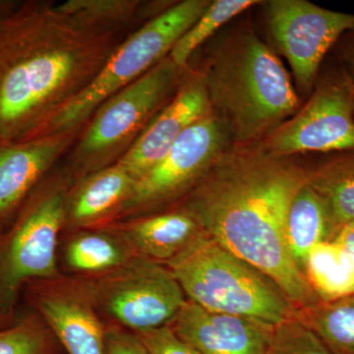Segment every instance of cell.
<instances>
[{
    "mask_svg": "<svg viewBox=\"0 0 354 354\" xmlns=\"http://www.w3.org/2000/svg\"><path fill=\"white\" fill-rule=\"evenodd\" d=\"M130 34L90 24L58 2L20 1L0 35V138L38 136Z\"/></svg>",
    "mask_w": 354,
    "mask_h": 354,
    "instance_id": "1",
    "label": "cell"
},
{
    "mask_svg": "<svg viewBox=\"0 0 354 354\" xmlns=\"http://www.w3.org/2000/svg\"><path fill=\"white\" fill-rule=\"evenodd\" d=\"M308 174L259 147L239 146L216 162L183 207L205 234L272 279L298 311L321 304L286 242L290 205Z\"/></svg>",
    "mask_w": 354,
    "mask_h": 354,
    "instance_id": "2",
    "label": "cell"
},
{
    "mask_svg": "<svg viewBox=\"0 0 354 354\" xmlns=\"http://www.w3.org/2000/svg\"><path fill=\"white\" fill-rule=\"evenodd\" d=\"M204 75L212 109L237 146L262 141L299 109L285 67L251 28L218 51Z\"/></svg>",
    "mask_w": 354,
    "mask_h": 354,
    "instance_id": "3",
    "label": "cell"
},
{
    "mask_svg": "<svg viewBox=\"0 0 354 354\" xmlns=\"http://www.w3.org/2000/svg\"><path fill=\"white\" fill-rule=\"evenodd\" d=\"M189 301L274 327L297 310L279 286L206 234L167 263Z\"/></svg>",
    "mask_w": 354,
    "mask_h": 354,
    "instance_id": "4",
    "label": "cell"
},
{
    "mask_svg": "<svg viewBox=\"0 0 354 354\" xmlns=\"http://www.w3.org/2000/svg\"><path fill=\"white\" fill-rule=\"evenodd\" d=\"M187 71L167 55L102 102L62 158L72 183L120 162L176 95Z\"/></svg>",
    "mask_w": 354,
    "mask_h": 354,
    "instance_id": "5",
    "label": "cell"
},
{
    "mask_svg": "<svg viewBox=\"0 0 354 354\" xmlns=\"http://www.w3.org/2000/svg\"><path fill=\"white\" fill-rule=\"evenodd\" d=\"M209 0L174 2L132 32L83 92L59 109L37 137L80 132L100 106L143 76L171 53L206 10Z\"/></svg>",
    "mask_w": 354,
    "mask_h": 354,
    "instance_id": "6",
    "label": "cell"
},
{
    "mask_svg": "<svg viewBox=\"0 0 354 354\" xmlns=\"http://www.w3.org/2000/svg\"><path fill=\"white\" fill-rule=\"evenodd\" d=\"M72 185L64 169L51 171L0 234V307L7 316L25 283L57 278L58 237Z\"/></svg>",
    "mask_w": 354,
    "mask_h": 354,
    "instance_id": "7",
    "label": "cell"
},
{
    "mask_svg": "<svg viewBox=\"0 0 354 354\" xmlns=\"http://www.w3.org/2000/svg\"><path fill=\"white\" fill-rule=\"evenodd\" d=\"M230 130L215 113L191 125L137 181L116 218L141 216L188 194L230 150Z\"/></svg>",
    "mask_w": 354,
    "mask_h": 354,
    "instance_id": "8",
    "label": "cell"
},
{
    "mask_svg": "<svg viewBox=\"0 0 354 354\" xmlns=\"http://www.w3.org/2000/svg\"><path fill=\"white\" fill-rule=\"evenodd\" d=\"M85 283L97 308L135 334L169 325L187 302L169 268L139 256Z\"/></svg>",
    "mask_w": 354,
    "mask_h": 354,
    "instance_id": "9",
    "label": "cell"
},
{
    "mask_svg": "<svg viewBox=\"0 0 354 354\" xmlns=\"http://www.w3.org/2000/svg\"><path fill=\"white\" fill-rule=\"evenodd\" d=\"M259 148L272 158L307 152H354V87L324 82L308 102L274 128Z\"/></svg>",
    "mask_w": 354,
    "mask_h": 354,
    "instance_id": "10",
    "label": "cell"
},
{
    "mask_svg": "<svg viewBox=\"0 0 354 354\" xmlns=\"http://www.w3.org/2000/svg\"><path fill=\"white\" fill-rule=\"evenodd\" d=\"M266 6L274 43L301 90H311L333 44L354 31V14L328 10L305 0H272Z\"/></svg>",
    "mask_w": 354,
    "mask_h": 354,
    "instance_id": "11",
    "label": "cell"
},
{
    "mask_svg": "<svg viewBox=\"0 0 354 354\" xmlns=\"http://www.w3.org/2000/svg\"><path fill=\"white\" fill-rule=\"evenodd\" d=\"M32 304L67 354H106V330L86 283L34 281Z\"/></svg>",
    "mask_w": 354,
    "mask_h": 354,
    "instance_id": "12",
    "label": "cell"
},
{
    "mask_svg": "<svg viewBox=\"0 0 354 354\" xmlns=\"http://www.w3.org/2000/svg\"><path fill=\"white\" fill-rule=\"evenodd\" d=\"M80 132L36 138H0V234L10 227L39 183L64 158Z\"/></svg>",
    "mask_w": 354,
    "mask_h": 354,
    "instance_id": "13",
    "label": "cell"
},
{
    "mask_svg": "<svg viewBox=\"0 0 354 354\" xmlns=\"http://www.w3.org/2000/svg\"><path fill=\"white\" fill-rule=\"evenodd\" d=\"M212 113L204 72L188 70L176 95L118 164L138 181L165 157L188 127Z\"/></svg>",
    "mask_w": 354,
    "mask_h": 354,
    "instance_id": "14",
    "label": "cell"
},
{
    "mask_svg": "<svg viewBox=\"0 0 354 354\" xmlns=\"http://www.w3.org/2000/svg\"><path fill=\"white\" fill-rule=\"evenodd\" d=\"M169 326L202 354H267L274 328L243 317L209 311L189 300Z\"/></svg>",
    "mask_w": 354,
    "mask_h": 354,
    "instance_id": "15",
    "label": "cell"
},
{
    "mask_svg": "<svg viewBox=\"0 0 354 354\" xmlns=\"http://www.w3.org/2000/svg\"><path fill=\"white\" fill-rule=\"evenodd\" d=\"M136 183L118 162L84 177L69 191L65 227L85 230L115 220Z\"/></svg>",
    "mask_w": 354,
    "mask_h": 354,
    "instance_id": "16",
    "label": "cell"
},
{
    "mask_svg": "<svg viewBox=\"0 0 354 354\" xmlns=\"http://www.w3.org/2000/svg\"><path fill=\"white\" fill-rule=\"evenodd\" d=\"M135 255L158 263H167L205 234L187 209L131 218L115 228Z\"/></svg>",
    "mask_w": 354,
    "mask_h": 354,
    "instance_id": "17",
    "label": "cell"
},
{
    "mask_svg": "<svg viewBox=\"0 0 354 354\" xmlns=\"http://www.w3.org/2000/svg\"><path fill=\"white\" fill-rule=\"evenodd\" d=\"M337 232L327 203L307 180L293 198L286 221L288 249L293 262L304 274L312 249L332 241Z\"/></svg>",
    "mask_w": 354,
    "mask_h": 354,
    "instance_id": "18",
    "label": "cell"
},
{
    "mask_svg": "<svg viewBox=\"0 0 354 354\" xmlns=\"http://www.w3.org/2000/svg\"><path fill=\"white\" fill-rule=\"evenodd\" d=\"M122 235L111 230L79 232L65 249V262L70 269L87 274H106L135 257Z\"/></svg>",
    "mask_w": 354,
    "mask_h": 354,
    "instance_id": "19",
    "label": "cell"
},
{
    "mask_svg": "<svg viewBox=\"0 0 354 354\" xmlns=\"http://www.w3.org/2000/svg\"><path fill=\"white\" fill-rule=\"evenodd\" d=\"M304 276L321 304L354 295V271L334 241L322 242L312 249Z\"/></svg>",
    "mask_w": 354,
    "mask_h": 354,
    "instance_id": "20",
    "label": "cell"
},
{
    "mask_svg": "<svg viewBox=\"0 0 354 354\" xmlns=\"http://www.w3.org/2000/svg\"><path fill=\"white\" fill-rule=\"evenodd\" d=\"M60 8L90 24L120 32H134L162 10L140 0H66Z\"/></svg>",
    "mask_w": 354,
    "mask_h": 354,
    "instance_id": "21",
    "label": "cell"
},
{
    "mask_svg": "<svg viewBox=\"0 0 354 354\" xmlns=\"http://www.w3.org/2000/svg\"><path fill=\"white\" fill-rule=\"evenodd\" d=\"M308 183L327 203L337 230L354 221V155L309 171Z\"/></svg>",
    "mask_w": 354,
    "mask_h": 354,
    "instance_id": "22",
    "label": "cell"
},
{
    "mask_svg": "<svg viewBox=\"0 0 354 354\" xmlns=\"http://www.w3.org/2000/svg\"><path fill=\"white\" fill-rule=\"evenodd\" d=\"M297 317L333 354H354V295L297 311Z\"/></svg>",
    "mask_w": 354,
    "mask_h": 354,
    "instance_id": "23",
    "label": "cell"
},
{
    "mask_svg": "<svg viewBox=\"0 0 354 354\" xmlns=\"http://www.w3.org/2000/svg\"><path fill=\"white\" fill-rule=\"evenodd\" d=\"M258 0H216L212 1L206 10L198 18L183 37L177 41L169 57L183 69H188V62L193 53L212 35L239 14L256 4Z\"/></svg>",
    "mask_w": 354,
    "mask_h": 354,
    "instance_id": "24",
    "label": "cell"
},
{
    "mask_svg": "<svg viewBox=\"0 0 354 354\" xmlns=\"http://www.w3.org/2000/svg\"><path fill=\"white\" fill-rule=\"evenodd\" d=\"M57 341L39 315L0 327V354H57Z\"/></svg>",
    "mask_w": 354,
    "mask_h": 354,
    "instance_id": "25",
    "label": "cell"
},
{
    "mask_svg": "<svg viewBox=\"0 0 354 354\" xmlns=\"http://www.w3.org/2000/svg\"><path fill=\"white\" fill-rule=\"evenodd\" d=\"M267 354H333L313 330L297 316L274 326Z\"/></svg>",
    "mask_w": 354,
    "mask_h": 354,
    "instance_id": "26",
    "label": "cell"
},
{
    "mask_svg": "<svg viewBox=\"0 0 354 354\" xmlns=\"http://www.w3.org/2000/svg\"><path fill=\"white\" fill-rule=\"evenodd\" d=\"M136 335L149 354H202L183 341L169 325Z\"/></svg>",
    "mask_w": 354,
    "mask_h": 354,
    "instance_id": "27",
    "label": "cell"
},
{
    "mask_svg": "<svg viewBox=\"0 0 354 354\" xmlns=\"http://www.w3.org/2000/svg\"><path fill=\"white\" fill-rule=\"evenodd\" d=\"M104 346L106 354H149L138 335L122 328H106Z\"/></svg>",
    "mask_w": 354,
    "mask_h": 354,
    "instance_id": "28",
    "label": "cell"
},
{
    "mask_svg": "<svg viewBox=\"0 0 354 354\" xmlns=\"http://www.w3.org/2000/svg\"><path fill=\"white\" fill-rule=\"evenodd\" d=\"M332 241L341 249L354 271V221L339 228Z\"/></svg>",
    "mask_w": 354,
    "mask_h": 354,
    "instance_id": "29",
    "label": "cell"
},
{
    "mask_svg": "<svg viewBox=\"0 0 354 354\" xmlns=\"http://www.w3.org/2000/svg\"><path fill=\"white\" fill-rule=\"evenodd\" d=\"M19 2L15 1V0H0V35H1L7 19L12 14L14 9L17 7Z\"/></svg>",
    "mask_w": 354,
    "mask_h": 354,
    "instance_id": "30",
    "label": "cell"
},
{
    "mask_svg": "<svg viewBox=\"0 0 354 354\" xmlns=\"http://www.w3.org/2000/svg\"><path fill=\"white\" fill-rule=\"evenodd\" d=\"M351 32H354V31ZM346 57L349 66H351V71L354 74V39L351 41V44L348 46V50L346 51Z\"/></svg>",
    "mask_w": 354,
    "mask_h": 354,
    "instance_id": "31",
    "label": "cell"
},
{
    "mask_svg": "<svg viewBox=\"0 0 354 354\" xmlns=\"http://www.w3.org/2000/svg\"><path fill=\"white\" fill-rule=\"evenodd\" d=\"M9 318V316H7L6 313H4L3 310H2L1 307H0V327L4 325L6 323L7 319Z\"/></svg>",
    "mask_w": 354,
    "mask_h": 354,
    "instance_id": "32",
    "label": "cell"
}]
</instances>
